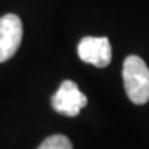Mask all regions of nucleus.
I'll return each mask as SVG.
<instances>
[{"label": "nucleus", "instance_id": "nucleus-1", "mask_svg": "<svg viewBox=\"0 0 149 149\" xmlns=\"http://www.w3.org/2000/svg\"><path fill=\"white\" fill-rule=\"evenodd\" d=\"M122 74L130 100L135 105H145L149 100V69L146 63L137 55L126 56Z\"/></svg>", "mask_w": 149, "mask_h": 149}, {"label": "nucleus", "instance_id": "nucleus-2", "mask_svg": "<svg viewBox=\"0 0 149 149\" xmlns=\"http://www.w3.org/2000/svg\"><path fill=\"white\" fill-rule=\"evenodd\" d=\"M87 102H88L87 96L79 90L78 84L70 79L63 81L59 88L55 91V94L50 99L53 110L69 117L78 116L79 111L87 105Z\"/></svg>", "mask_w": 149, "mask_h": 149}, {"label": "nucleus", "instance_id": "nucleus-3", "mask_svg": "<svg viewBox=\"0 0 149 149\" xmlns=\"http://www.w3.org/2000/svg\"><path fill=\"white\" fill-rule=\"evenodd\" d=\"M23 38L22 20L15 14L0 17V63L11 59L18 50Z\"/></svg>", "mask_w": 149, "mask_h": 149}, {"label": "nucleus", "instance_id": "nucleus-4", "mask_svg": "<svg viewBox=\"0 0 149 149\" xmlns=\"http://www.w3.org/2000/svg\"><path fill=\"white\" fill-rule=\"evenodd\" d=\"M81 61L94 67H107L111 63L113 50L107 37H84L78 44Z\"/></svg>", "mask_w": 149, "mask_h": 149}, {"label": "nucleus", "instance_id": "nucleus-5", "mask_svg": "<svg viewBox=\"0 0 149 149\" xmlns=\"http://www.w3.org/2000/svg\"><path fill=\"white\" fill-rule=\"evenodd\" d=\"M37 149H73L72 141L61 134H55L47 137Z\"/></svg>", "mask_w": 149, "mask_h": 149}]
</instances>
